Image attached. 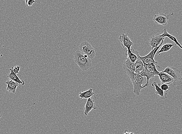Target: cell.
<instances>
[{
  "label": "cell",
  "mask_w": 182,
  "mask_h": 134,
  "mask_svg": "<svg viewBox=\"0 0 182 134\" xmlns=\"http://www.w3.org/2000/svg\"><path fill=\"white\" fill-rule=\"evenodd\" d=\"M125 72L127 75L129 79L132 81L134 87V93L136 95L139 96L141 91L144 88L148 87L147 78L144 77L140 75L132 72L123 64Z\"/></svg>",
  "instance_id": "obj_1"
},
{
  "label": "cell",
  "mask_w": 182,
  "mask_h": 134,
  "mask_svg": "<svg viewBox=\"0 0 182 134\" xmlns=\"http://www.w3.org/2000/svg\"><path fill=\"white\" fill-rule=\"evenodd\" d=\"M74 60L83 71L89 69L92 66L91 59L80 50H76L74 55Z\"/></svg>",
  "instance_id": "obj_2"
},
{
  "label": "cell",
  "mask_w": 182,
  "mask_h": 134,
  "mask_svg": "<svg viewBox=\"0 0 182 134\" xmlns=\"http://www.w3.org/2000/svg\"><path fill=\"white\" fill-rule=\"evenodd\" d=\"M145 65V64H144ZM157 65L156 64L145 65L144 69L141 73V76L147 78V83L149 85V81L151 79L155 78L156 75L158 76L160 72L157 69Z\"/></svg>",
  "instance_id": "obj_3"
},
{
  "label": "cell",
  "mask_w": 182,
  "mask_h": 134,
  "mask_svg": "<svg viewBox=\"0 0 182 134\" xmlns=\"http://www.w3.org/2000/svg\"><path fill=\"white\" fill-rule=\"evenodd\" d=\"M170 75L173 78V84L175 86L181 85H182V77L180 70L173 67H167L163 71Z\"/></svg>",
  "instance_id": "obj_4"
},
{
  "label": "cell",
  "mask_w": 182,
  "mask_h": 134,
  "mask_svg": "<svg viewBox=\"0 0 182 134\" xmlns=\"http://www.w3.org/2000/svg\"><path fill=\"white\" fill-rule=\"evenodd\" d=\"M164 43V40L162 43L158 47H156L153 49H152V51L144 57L139 56V58L143 62L145 65L156 64L158 65V63L154 59L156 54L157 53L159 49L161 47V46Z\"/></svg>",
  "instance_id": "obj_5"
},
{
  "label": "cell",
  "mask_w": 182,
  "mask_h": 134,
  "mask_svg": "<svg viewBox=\"0 0 182 134\" xmlns=\"http://www.w3.org/2000/svg\"><path fill=\"white\" fill-rule=\"evenodd\" d=\"M80 51L87 55L90 59L94 58L96 55L94 49L89 43L87 41L82 42L79 46Z\"/></svg>",
  "instance_id": "obj_6"
},
{
  "label": "cell",
  "mask_w": 182,
  "mask_h": 134,
  "mask_svg": "<svg viewBox=\"0 0 182 134\" xmlns=\"http://www.w3.org/2000/svg\"><path fill=\"white\" fill-rule=\"evenodd\" d=\"M169 19V16L161 13L158 14H155L154 16L153 20L157 24L165 26L168 24Z\"/></svg>",
  "instance_id": "obj_7"
},
{
  "label": "cell",
  "mask_w": 182,
  "mask_h": 134,
  "mask_svg": "<svg viewBox=\"0 0 182 134\" xmlns=\"http://www.w3.org/2000/svg\"><path fill=\"white\" fill-rule=\"evenodd\" d=\"M119 39L123 48L126 47L128 51H130L131 47L134 45V43L131 40L130 38L128 36L127 34H123L120 37Z\"/></svg>",
  "instance_id": "obj_8"
},
{
  "label": "cell",
  "mask_w": 182,
  "mask_h": 134,
  "mask_svg": "<svg viewBox=\"0 0 182 134\" xmlns=\"http://www.w3.org/2000/svg\"><path fill=\"white\" fill-rule=\"evenodd\" d=\"M165 39V38L161 36L160 34H158L151 37L149 44L151 46L152 49H153L159 46Z\"/></svg>",
  "instance_id": "obj_9"
},
{
  "label": "cell",
  "mask_w": 182,
  "mask_h": 134,
  "mask_svg": "<svg viewBox=\"0 0 182 134\" xmlns=\"http://www.w3.org/2000/svg\"><path fill=\"white\" fill-rule=\"evenodd\" d=\"M96 109L97 107L94 99L91 97L88 99L84 107L85 115L87 116L93 109L96 110Z\"/></svg>",
  "instance_id": "obj_10"
},
{
  "label": "cell",
  "mask_w": 182,
  "mask_h": 134,
  "mask_svg": "<svg viewBox=\"0 0 182 134\" xmlns=\"http://www.w3.org/2000/svg\"><path fill=\"white\" fill-rule=\"evenodd\" d=\"M158 76L162 84L169 85L173 83V78L168 73L163 72V71L160 72Z\"/></svg>",
  "instance_id": "obj_11"
},
{
  "label": "cell",
  "mask_w": 182,
  "mask_h": 134,
  "mask_svg": "<svg viewBox=\"0 0 182 134\" xmlns=\"http://www.w3.org/2000/svg\"><path fill=\"white\" fill-rule=\"evenodd\" d=\"M126 55L128 57L131 61L132 63H135V62L140 56L138 51H136L133 49H131L130 51H128L127 50L126 52Z\"/></svg>",
  "instance_id": "obj_12"
},
{
  "label": "cell",
  "mask_w": 182,
  "mask_h": 134,
  "mask_svg": "<svg viewBox=\"0 0 182 134\" xmlns=\"http://www.w3.org/2000/svg\"><path fill=\"white\" fill-rule=\"evenodd\" d=\"M152 86L155 88L156 94L159 95L162 99H165L166 98L167 95L168 94L161 89L160 87V83L153 82L152 83Z\"/></svg>",
  "instance_id": "obj_13"
},
{
  "label": "cell",
  "mask_w": 182,
  "mask_h": 134,
  "mask_svg": "<svg viewBox=\"0 0 182 134\" xmlns=\"http://www.w3.org/2000/svg\"><path fill=\"white\" fill-rule=\"evenodd\" d=\"M160 36L164 38L168 37L169 39L174 42L175 45H178L182 49V45L178 42L176 38L171 35V34H169L166 29H164L162 31L161 33L160 34Z\"/></svg>",
  "instance_id": "obj_14"
},
{
  "label": "cell",
  "mask_w": 182,
  "mask_h": 134,
  "mask_svg": "<svg viewBox=\"0 0 182 134\" xmlns=\"http://www.w3.org/2000/svg\"><path fill=\"white\" fill-rule=\"evenodd\" d=\"M6 84L7 85L6 90L9 92L14 93V94L15 93L16 89L19 85V83L11 80H9L6 81Z\"/></svg>",
  "instance_id": "obj_15"
},
{
  "label": "cell",
  "mask_w": 182,
  "mask_h": 134,
  "mask_svg": "<svg viewBox=\"0 0 182 134\" xmlns=\"http://www.w3.org/2000/svg\"><path fill=\"white\" fill-rule=\"evenodd\" d=\"M10 73H9L8 75V77L9 78L10 80H13L16 82L19 83V84L22 85H24L25 82L23 80H21L17 76L13 71V68L12 67L11 69H10Z\"/></svg>",
  "instance_id": "obj_16"
},
{
  "label": "cell",
  "mask_w": 182,
  "mask_h": 134,
  "mask_svg": "<svg viewBox=\"0 0 182 134\" xmlns=\"http://www.w3.org/2000/svg\"><path fill=\"white\" fill-rule=\"evenodd\" d=\"M94 95L92 89H90L86 91H82L79 94L80 99H88L93 97Z\"/></svg>",
  "instance_id": "obj_17"
},
{
  "label": "cell",
  "mask_w": 182,
  "mask_h": 134,
  "mask_svg": "<svg viewBox=\"0 0 182 134\" xmlns=\"http://www.w3.org/2000/svg\"><path fill=\"white\" fill-rule=\"evenodd\" d=\"M124 64L131 71L136 73V65L135 64L132 63L131 61L128 57H127L126 61L124 62Z\"/></svg>",
  "instance_id": "obj_18"
},
{
  "label": "cell",
  "mask_w": 182,
  "mask_h": 134,
  "mask_svg": "<svg viewBox=\"0 0 182 134\" xmlns=\"http://www.w3.org/2000/svg\"><path fill=\"white\" fill-rule=\"evenodd\" d=\"M134 64H135L136 67V70L135 73L140 75L141 73L143 71L145 65H144L143 62L139 58Z\"/></svg>",
  "instance_id": "obj_19"
},
{
  "label": "cell",
  "mask_w": 182,
  "mask_h": 134,
  "mask_svg": "<svg viewBox=\"0 0 182 134\" xmlns=\"http://www.w3.org/2000/svg\"><path fill=\"white\" fill-rule=\"evenodd\" d=\"M174 45L175 44H165L162 46L159 51L157 52V54L160 55V53H162V52H168Z\"/></svg>",
  "instance_id": "obj_20"
},
{
  "label": "cell",
  "mask_w": 182,
  "mask_h": 134,
  "mask_svg": "<svg viewBox=\"0 0 182 134\" xmlns=\"http://www.w3.org/2000/svg\"><path fill=\"white\" fill-rule=\"evenodd\" d=\"M160 87L161 89L165 92H168L170 89V88L169 86V85L166 84H160Z\"/></svg>",
  "instance_id": "obj_21"
},
{
  "label": "cell",
  "mask_w": 182,
  "mask_h": 134,
  "mask_svg": "<svg viewBox=\"0 0 182 134\" xmlns=\"http://www.w3.org/2000/svg\"><path fill=\"white\" fill-rule=\"evenodd\" d=\"M26 6H31L36 2L35 0H25Z\"/></svg>",
  "instance_id": "obj_22"
},
{
  "label": "cell",
  "mask_w": 182,
  "mask_h": 134,
  "mask_svg": "<svg viewBox=\"0 0 182 134\" xmlns=\"http://www.w3.org/2000/svg\"><path fill=\"white\" fill-rule=\"evenodd\" d=\"M20 70V67L19 66H16L14 67L13 68V71L14 72L16 73V74H18L19 72V71Z\"/></svg>",
  "instance_id": "obj_23"
},
{
  "label": "cell",
  "mask_w": 182,
  "mask_h": 134,
  "mask_svg": "<svg viewBox=\"0 0 182 134\" xmlns=\"http://www.w3.org/2000/svg\"><path fill=\"white\" fill-rule=\"evenodd\" d=\"M124 134H130L128 131L127 130L124 131Z\"/></svg>",
  "instance_id": "obj_24"
},
{
  "label": "cell",
  "mask_w": 182,
  "mask_h": 134,
  "mask_svg": "<svg viewBox=\"0 0 182 134\" xmlns=\"http://www.w3.org/2000/svg\"><path fill=\"white\" fill-rule=\"evenodd\" d=\"M130 134H134L133 133H130Z\"/></svg>",
  "instance_id": "obj_25"
}]
</instances>
